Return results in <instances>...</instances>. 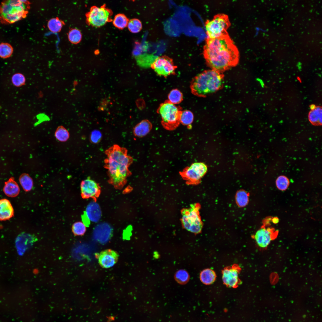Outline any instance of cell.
I'll use <instances>...</instances> for the list:
<instances>
[{"label":"cell","instance_id":"obj_1","mask_svg":"<svg viewBox=\"0 0 322 322\" xmlns=\"http://www.w3.org/2000/svg\"><path fill=\"white\" fill-rule=\"evenodd\" d=\"M203 54L207 65L222 73L236 66L239 59V50L228 33L215 38H207Z\"/></svg>","mask_w":322,"mask_h":322},{"label":"cell","instance_id":"obj_2","mask_svg":"<svg viewBox=\"0 0 322 322\" xmlns=\"http://www.w3.org/2000/svg\"><path fill=\"white\" fill-rule=\"evenodd\" d=\"M105 153L106 157L104 167L107 170L108 182L115 188L120 189L132 174L129 168L133 162V158L129 155L126 148L117 144L107 148Z\"/></svg>","mask_w":322,"mask_h":322},{"label":"cell","instance_id":"obj_3","mask_svg":"<svg viewBox=\"0 0 322 322\" xmlns=\"http://www.w3.org/2000/svg\"><path fill=\"white\" fill-rule=\"evenodd\" d=\"M224 82L223 73L212 69L205 70L193 78L190 88L194 95L205 97L222 89Z\"/></svg>","mask_w":322,"mask_h":322},{"label":"cell","instance_id":"obj_4","mask_svg":"<svg viewBox=\"0 0 322 322\" xmlns=\"http://www.w3.org/2000/svg\"><path fill=\"white\" fill-rule=\"evenodd\" d=\"M30 2L27 0H9L0 4V21L5 24L14 23L25 18Z\"/></svg>","mask_w":322,"mask_h":322},{"label":"cell","instance_id":"obj_5","mask_svg":"<svg viewBox=\"0 0 322 322\" xmlns=\"http://www.w3.org/2000/svg\"><path fill=\"white\" fill-rule=\"evenodd\" d=\"M182 108L170 102L168 100L161 103L157 110V113L161 118V124L165 129L173 130L179 125Z\"/></svg>","mask_w":322,"mask_h":322},{"label":"cell","instance_id":"obj_6","mask_svg":"<svg viewBox=\"0 0 322 322\" xmlns=\"http://www.w3.org/2000/svg\"><path fill=\"white\" fill-rule=\"evenodd\" d=\"M200 208V205L196 203L182 211L181 221L184 227L195 234L200 233L203 226L199 213Z\"/></svg>","mask_w":322,"mask_h":322},{"label":"cell","instance_id":"obj_7","mask_svg":"<svg viewBox=\"0 0 322 322\" xmlns=\"http://www.w3.org/2000/svg\"><path fill=\"white\" fill-rule=\"evenodd\" d=\"M231 25L228 16L220 13L215 15L210 19L207 20L205 26L207 38H216L227 33V30Z\"/></svg>","mask_w":322,"mask_h":322},{"label":"cell","instance_id":"obj_8","mask_svg":"<svg viewBox=\"0 0 322 322\" xmlns=\"http://www.w3.org/2000/svg\"><path fill=\"white\" fill-rule=\"evenodd\" d=\"M207 167L204 163L196 162L185 168L179 172L180 174L189 184H196L199 183L207 171Z\"/></svg>","mask_w":322,"mask_h":322},{"label":"cell","instance_id":"obj_9","mask_svg":"<svg viewBox=\"0 0 322 322\" xmlns=\"http://www.w3.org/2000/svg\"><path fill=\"white\" fill-rule=\"evenodd\" d=\"M111 14L110 10L104 7L93 6L86 15V21L92 26L100 27L110 20Z\"/></svg>","mask_w":322,"mask_h":322},{"label":"cell","instance_id":"obj_10","mask_svg":"<svg viewBox=\"0 0 322 322\" xmlns=\"http://www.w3.org/2000/svg\"><path fill=\"white\" fill-rule=\"evenodd\" d=\"M150 66L157 75L165 78L171 75H175V70L177 68L173 60L166 56L157 58Z\"/></svg>","mask_w":322,"mask_h":322},{"label":"cell","instance_id":"obj_11","mask_svg":"<svg viewBox=\"0 0 322 322\" xmlns=\"http://www.w3.org/2000/svg\"><path fill=\"white\" fill-rule=\"evenodd\" d=\"M241 270L240 266L236 264L224 267L222 271L224 284L229 287H237L241 283L239 277Z\"/></svg>","mask_w":322,"mask_h":322},{"label":"cell","instance_id":"obj_12","mask_svg":"<svg viewBox=\"0 0 322 322\" xmlns=\"http://www.w3.org/2000/svg\"><path fill=\"white\" fill-rule=\"evenodd\" d=\"M80 188L83 198H91L95 202L101 192V188L99 184L89 177L82 181Z\"/></svg>","mask_w":322,"mask_h":322},{"label":"cell","instance_id":"obj_13","mask_svg":"<svg viewBox=\"0 0 322 322\" xmlns=\"http://www.w3.org/2000/svg\"><path fill=\"white\" fill-rule=\"evenodd\" d=\"M278 233V231H275L272 228H266L262 227L257 231L253 236V238L258 247L265 249L271 241L276 238Z\"/></svg>","mask_w":322,"mask_h":322},{"label":"cell","instance_id":"obj_14","mask_svg":"<svg viewBox=\"0 0 322 322\" xmlns=\"http://www.w3.org/2000/svg\"><path fill=\"white\" fill-rule=\"evenodd\" d=\"M36 238L35 236L23 232L16 237L15 241V246L19 255H22L32 245Z\"/></svg>","mask_w":322,"mask_h":322},{"label":"cell","instance_id":"obj_15","mask_svg":"<svg viewBox=\"0 0 322 322\" xmlns=\"http://www.w3.org/2000/svg\"><path fill=\"white\" fill-rule=\"evenodd\" d=\"M118 257V253L110 249L102 251L97 256L99 265L104 268L112 267L117 262Z\"/></svg>","mask_w":322,"mask_h":322},{"label":"cell","instance_id":"obj_16","mask_svg":"<svg viewBox=\"0 0 322 322\" xmlns=\"http://www.w3.org/2000/svg\"><path fill=\"white\" fill-rule=\"evenodd\" d=\"M101 216L100 208L96 202L93 201L88 205L82 218L83 221L89 224L90 222L95 223L98 222Z\"/></svg>","mask_w":322,"mask_h":322},{"label":"cell","instance_id":"obj_17","mask_svg":"<svg viewBox=\"0 0 322 322\" xmlns=\"http://www.w3.org/2000/svg\"><path fill=\"white\" fill-rule=\"evenodd\" d=\"M14 215V209L10 202L7 199H0V221L9 220Z\"/></svg>","mask_w":322,"mask_h":322},{"label":"cell","instance_id":"obj_18","mask_svg":"<svg viewBox=\"0 0 322 322\" xmlns=\"http://www.w3.org/2000/svg\"><path fill=\"white\" fill-rule=\"evenodd\" d=\"M152 127V124L149 120H143L134 127L133 134L137 137H143L150 132Z\"/></svg>","mask_w":322,"mask_h":322},{"label":"cell","instance_id":"obj_19","mask_svg":"<svg viewBox=\"0 0 322 322\" xmlns=\"http://www.w3.org/2000/svg\"><path fill=\"white\" fill-rule=\"evenodd\" d=\"M3 191L7 196L14 197L17 196L20 192V188L13 177L10 178L5 182Z\"/></svg>","mask_w":322,"mask_h":322},{"label":"cell","instance_id":"obj_20","mask_svg":"<svg viewBox=\"0 0 322 322\" xmlns=\"http://www.w3.org/2000/svg\"><path fill=\"white\" fill-rule=\"evenodd\" d=\"M216 277L215 271L209 268H207L202 270L200 274L201 281L204 284L209 285L213 283L215 281Z\"/></svg>","mask_w":322,"mask_h":322},{"label":"cell","instance_id":"obj_21","mask_svg":"<svg viewBox=\"0 0 322 322\" xmlns=\"http://www.w3.org/2000/svg\"><path fill=\"white\" fill-rule=\"evenodd\" d=\"M308 118L309 121L314 125H321L322 122V109L320 107H316L309 113Z\"/></svg>","mask_w":322,"mask_h":322},{"label":"cell","instance_id":"obj_22","mask_svg":"<svg viewBox=\"0 0 322 322\" xmlns=\"http://www.w3.org/2000/svg\"><path fill=\"white\" fill-rule=\"evenodd\" d=\"M20 184L24 190L26 192L31 191L33 186V181L29 175L26 173L23 174L19 178Z\"/></svg>","mask_w":322,"mask_h":322},{"label":"cell","instance_id":"obj_23","mask_svg":"<svg viewBox=\"0 0 322 322\" xmlns=\"http://www.w3.org/2000/svg\"><path fill=\"white\" fill-rule=\"evenodd\" d=\"M64 24L63 21L56 17L51 18L48 21L47 27L51 32L57 33L61 30Z\"/></svg>","mask_w":322,"mask_h":322},{"label":"cell","instance_id":"obj_24","mask_svg":"<svg viewBox=\"0 0 322 322\" xmlns=\"http://www.w3.org/2000/svg\"><path fill=\"white\" fill-rule=\"evenodd\" d=\"M168 100L172 103L177 104L181 103L183 100L182 92L177 89L172 90L168 95Z\"/></svg>","mask_w":322,"mask_h":322},{"label":"cell","instance_id":"obj_25","mask_svg":"<svg viewBox=\"0 0 322 322\" xmlns=\"http://www.w3.org/2000/svg\"><path fill=\"white\" fill-rule=\"evenodd\" d=\"M129 21L124 14H119L114 17L113 23L115 27L120 29H123L127 26Z\"/></svg>","mask_w":322,"mask_h":322},{"label":"cell","instance_id":"obj_26","mask_svg":"<svg viewBox=\"0 0 322 322\" xmlns=\"http://www.w3.org/2000/svg\"><path fill=\"white\" fill-rule=\"evenodd\" d=\"M55 135L58 140L62 142L66 141L69 137L68 131L62 126L58 127L55 132Z\"/></svg>","mask_w":322,"mask_h":322},{"label":"cell","instance_id":"obj_27","mask_svg":"<svg viewBox=\"0 0 322 322\" xmlns=\"http://www.w3.org/2000/svg\"><path fill=\"white\" fill-rule=\"evenodd\" d=\"M12 46L7 43L0 44V57L6 58L11 56L13 52Z\"/></svg>","mask_w":322,"mask_h":322},{"label":"cell","instance_id":"obj_28","mask_svg":"<svg viewBox=\"0 0 322 322\" xmlns=\"http://www.w3.org/2000/svg\"><path fill=\"white\" fill-rule=\"evenodd\" d=\"M193 119V114L191 111L187 110L182 111L180 117V123L184 125L189 126L192 123Z\"/></svg>","mask_w":322,"mask_h":322},{"label":"cell","instance_id":"obj_29","mask_svg":"<svg viewBox=\"0 0 322 322\" xmlns=\"http://www.w3.org/2000/svg\"><path fill=\"white\" fill-rule=\"evenodd\" d=\"M236 203L239 206L244 207L248 202V194L244 191H239L236 193Z\"/></svg>","mask_w":322,"mask_h":322},{"label":"cell","instance_id":"obj_30","mask_svg":"<svg viewBox=\"0 0 322 322\" xmlns=\"http://www.w3.org/2000/svg\"><path fill=\"white\" fill-rule=\"evenodd\" d=\"M80 31L76 28L71 29L69 32L68 38L69 41L72 44H76L79 43L82 38Z\"/></svg>","mask_w":322,"mask_h":322},{"label":"cell","instance_id":"obj_31","mask_svg":"<svg viewBox=\"0 0 322 322\" xmlns=\"http://www.w3.org/2000/svg\"><path fill=\"white\" fill-rule=\"evenodd\" d=\"M127 26L129 30L133 33L139 32L142 27L141 21L136 18L132 19L129 21Z\"/></svg>","mask_w":322,"mask_h":322},{"label":"cell","instance_id":"obj_32","mask_svg":"<svg viewBox=\"0 0 322 322\" xmlns=\"http://www.w3.org/2000/svg\"><path fill=\"white\" fill-rule=\"evenodd\" d=\"M277 188L282 191H285L287 189L290 184V181L288 178L284 175H281L278 177L275 182Z\"/></svg>","mask_w":322,"mask_h":322},{"label":"cell","instance_id":"obj_33","mask_svg":"<svg viewBox=\"0 0 322 322\" xmlns=\"http://www.w3.org/2000/svg\"><path fill=\"white\" fill-rule=\"evenodd\" d=\"M72 230L73 234L75 236H83L86 232V226L82 222H76L72 225Z\"/></svg>","mask_w":322,"mask_h":322},{"label":"cell","instance_id":"obj_34","mask_svg":"<svg viewBox=\"0 0 322 322\" xmlns=\"http://www.w3.org/2000/svg\"><path fill=\"white\" fill-rule=\"evenodd\" d=\"M175 278L176 281L180 284H185L188 281L189 275L188 272L184 270H180L176 273Z\"/></svg>","mask_w":322,"mask_h":322},{"label":"cell","instance_id":"obj_35","mask_svg":"<svg viewBox=\"0 0 322 322\" xmlns=\"http://www.w3.org/2000/svg\"><path fill=\"white\" fill-rule=\"evenodd\" d=\"M12 80V83L15 86H20L24 84L26 79L24 76L22 74L16 73L13 76Z\"/></svg>","mask_w":322,"mask_h":322},{"label":"cell","instance_id":"obj_36","mask_svg":"<svg viewBox=\"0 0 322 322\" xmlns=\"http://www.w3.org/2000/svg\"><path fill=\"white\" fill-rule=\"evenodd\" d=\"M102 136V134L100 131L94 130L91 132L90 136V141L93 144L98 143L101 141Z\"/></svg>","mask_w":322,"mask_h":322},{"label":"cell","instance_id":"obj_37","mask_svg":"<svg viewBox=\"0 0 322 322\" xmlns=\"http://www.w3.org/2000/svg\"><path fill=\"white\" fill-rule=\"evenodd\" d=\"M279 219L277 217H274L272 219V222L274 224H277L279 222Z\"/></svg>","mask_w":322,"mask_h":322},{"label":"cell","instance_id":"obj_38","mask_svg":"<svg viewBox=\"0 0 322 322\" xmlns=\"http://www.w3.org/2000/svg\"><path fill=\"white\" fill-rule=\"evenodd\" d=\"M310 109L312 110H314L316 107V106L314 104H312L310 106Z\"/></svg>","mask_w":322,"mask_h":322}]
</instances>
